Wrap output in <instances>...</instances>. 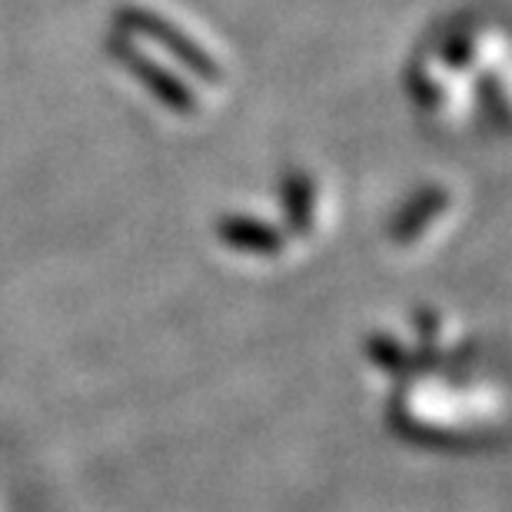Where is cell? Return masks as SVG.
Masks as SVG:
<instances>
[{
    "label": "cell",
    "mask_w": 512,
    "mask_h": 512,
    "mask_svg": "<svg viewBox=\"0 0 512 512\" xmlns=\"http://www.w3.org/2000/svg\"><path fill=\"white\" fill-rule=\"evenodd\" d=\"M124 20L127 24H137V27H147L153 37H160L163 44H170L177 54L187 60L190 67H197L200 74H207V77H217V67L210 64V57L203 54V50L197 47V44H187V40H180L177 34L180 30H173L170 24H163L160 17H153V14H147V10H140V14H124Z\"/></svg>",
    "instance_id": "cell-1"
}]
</instances>
